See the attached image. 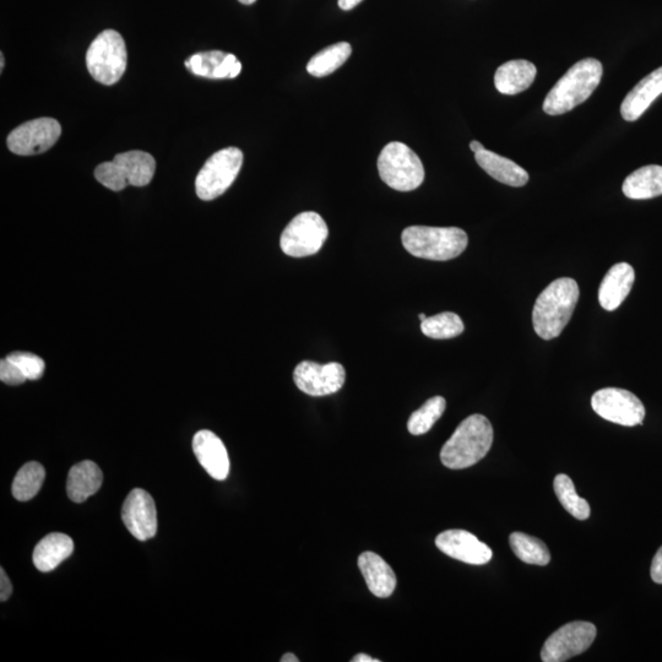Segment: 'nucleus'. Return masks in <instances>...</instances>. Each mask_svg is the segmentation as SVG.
<instances>
[{"label":"nucleus","instance_id":"f257e3e1","mask_svg":"<svg viewBox=\"0 0 662 662\" xmlns=\"http://www.w3.org/2000/svg\"><path fill=\"white\" fill-rule=\"evenodd\" d=\"M579 295L578 282L571 278L551 282L535 302V333L544 340L558 338L573 316Z\"/></svg>","mask_w":662,"mask_h":662},{"label":"nucleus","instance_id":"f03ea898","mask_svg":"<svg viewBox=\"0 0 662 662\" xmlns=\"http://www.w3.org/2000/svg\"><path fill=\"white\" fill-rule=\"evenodd\" d=\"M602 73L601 62L585 58L575 63L548 92L542 110L550 116H561L582 105L598 89Z\"/></svg>","mask_w":662,"mask_h":662},{"label":"nucleus","instance_id":"7ed1b4c3","mask_svg":"<svg viewBox=\"0 0 662 662\" xmlns=\"http://www.w3.org/2000/svg\"><path fill=\"white\" fill-rule=\"evenodd\" d=\"M493 443V427L484 415H471L460 423L441 450L444 466L452 470L468 469L484 459Z\"/></svg>","mask_w":662,"mask_h":662},{"label":"nucleus","instance_id":"20e7f679","mask_svg":"<svg viewBox=\"0 0 662 662\" xmlns=\"http://www.w3.org/2000/svg\"><path fill=\"white\" fill-rule=\"evenodd\" d=\"M401 241L414 257L447 262L464 253L469 238L458 227L410 226L404 230Z\"/></svg>","mask_w":662,"mask_h":662},{"label":"nucleus","instance_id":"39448f33","mask_svg":"<svg viewBox=\"0 0 662 662\" xmlns=\"http://www.w3.org/2000/svg\"><path fill=\"white\" fill-rule=\"evenodd\" d=\"M156 161L145 151H128L116 155L111 162L96 167L95 177L103 187L121 192L128 186L145 187L153 181Z\"/></svg>","mask_w":662,"mask_h":662},{"label":"nucleus","instance_id":"423d86ee","mask_svg":"<svg viewBox=\"0 0 662 662\" xmlns=\"http://www.w3.org/2000/svg\"><path fill=\"white\" fill-rule=\"evenodd\" d=\"M378 171L382 181L399 192H411L425 181V168L420 157L408 145L393 141L378 157Z\"/></svg>","mask_w":662,"mask_h":662},{"label":"nucleus","instance_id":"0eeeda50","mask_svg":"<svg viewBox=\"0 0 662 662\" xmlns=\"http://www.w3.org/2000/svg\"><path fill=\"white\" fill-rule=\"evenodd\" d=\"M126 42L115 30L101 32L86 53V67L92 78L103 85H115L126 73Z\"/></svg>","mask_w":662,"mask_h":662},{"label":"nucleus","instance_id":"6e6552de","mask_svg":"<svg viewBox=\"0 0 662 662\" xmlns=\"http://www.w3.org/2000/svg\"><path fill=\"white\" fill-rule=\"evenodd\" d=\"M243 165V153L237 148L217 151L205 162L195 179L199 199L210 202L221 197L236 181Z\"/></svg>","mask_w":662,"mask_h":662},{"label":"nucleus","instance_id":"1a4fd4ad","mask_svg":"<svg viewBox=\"0 0 662 662\" xmlns=\"http://www.w3.org/2000/svg\"><path fill=\"white\" fill-rule=\"evenodd\" d=\"M329 236V229L322 216L314 211L298 214L284 232L280 247L289 257L305 258L317 254Z\"/></svg>","mask_w":662,"mask_h":662},{"label":"nucleus","instance_id":"9d476101","mask_svg":"<svg viewBox=\"0 0 662 662\" xmlns=\"http://www.w3.org/2000/svg\"><path fill=\"white\" fill-rule=\"evenodd\" d=\"M591 408L602 419L617 425L634 427L643 425L645 408L636 395L628 390L605 388L591 398Z\"/></svg>","mask_w":662,"mask_h":662},{"label":"nucleus","instance_id":"9b49d317","mask_svg":"<svg viewBox=\"0 0 662 662\" xmlns=\"http://www.w3.org/2000/svg\"><path fill=\"white\" fill-rule=\"evenodd\" d=\"M593 623L575 621L566 624L548 637L541 651L544 662H563L583 654L596 638Z\"/></svg>","mask_w":662,"mask_h":662},{"label":"nucleus","instance_id":"f8f14e48","mask_svg":"<svg viewBox=\"0 0 662 662\" xmlns=\"http://www.w3.org/2000/svg\"><path fill=\"white\" fill-rule=\"evenodd\" d=\"M61 134L62 127L56 119H34L21 124L9 134L8 148L15 155H39L50 150L61 138Z\"/></svg>","mask_w":662,"mask_h":662},{"label":"nucleus","instance_id":"ddd939ff","mask_svg":"<svg viewBox=\"0 0 662 662\" xmlns=\"http://www.w3.org/2000/svg\"><path fill=\"white\" fill-rule=\"evenodd\" d=\"M346 372L339 362L319 365L303 361L293 372V381L302 393L311 396H325L338 393L344 387Z\"/></svg>","mask_w":662,"mask_h":662},{"label":"nucleus","instance_id":"4468645a","mask_svg":"<svg viewBox=\"0 0 662 662\" xmlns=\"http://www.w3.org/2000/svg\"><path fill=\"white\" fill-rule=\"evenodd\" d=\"M122 519L129 533L139 541L153 539L157 531L154 498L141 488L129 493L122 507Z\"/></svg>","mask_w":662,"mask_h":662},{"label":"nucleus","instance_id":"2eb2a0df","mask_svg":"<svg viewBox=\"0 0 662 662\" xmlns=\"http://www.w3.org/2000/svg\"><path fill=\"white\" fill-rule=\"evenodd\" d=\"M438 550L472 566H484L492 560V550L475 535L465 530H447L436 539Z\"/></svg>","mask_w":662,"mask_h":662},{"label":"nucleus","instance_id":"dca6fc26","mask_svg":"<svg viewBox=\"0 0 662 662\" xmlns=\"http://www.w3.org/2000/svg\"><path fill=\"white\" fill-rule=\"evenodd\" d=\"M193 450L200 465L217 481L230 474V458L224 442L211 431H199L193 438Z\"/></svg>","mask_w":662,"mask_h":662},{"label":"nucleus","instance_id":"f3484780","mask_svg":"<svg viewBox=\"0 0 662 662\" xmlns=\"http://www.w3.org/2000/svg\"><path fill=\"white\" fill-rule=\"evenodd\" d=\"M186 67L194 75L209 79H235L242 70L236 56L220 51L194 54L187 59Z\"/></svg>","mask_w":662,"mask_h":662},{"label":"nucleus","instance_id":"a211bd4d","mask_svg":"<svg viewBox=\"0 0 662 662\" xmlns=\"http://www.w3.org/2000/svg\"><path fill=\"white\" fill-rule=\"evenodd\" d=\"M636 281L632 265L618 263L607 271L599 289V302L607 312L616 311L626 300Z\"/></svg>","mask_w":662,"mask_h":662},{"label":"nucleus","instance_id":"6ab92c4d","mask_svg":"<svg viewBox=\"0 0 662 662\" xmlns=\"http://www.w3.org/2000/svg\"><path fill=\"white\" fill-rule=\"evenodd\" d=\"M661 94L662 67L640 80L623 100L621 115L624 121H637Z\"/></svg>","mask_w":662,"mask_h":662},{"label":"nucleus","instance_id":"aec40b11","mask_svg":"<svg viewBox=\"0 0 662 662\" xmlns=\"http://www.w3.org/2000/svg\"><path fill=\"white\" fill-rule=\"evenodd\" d=\"M358 567L365 577L371 593L377 598L387 599L396 588V575L389 564L374 552H365L358 557Z\"/></svg>","mask_w":662,"mask_h":662},{"label":"nucleus","instance_id":"412c9836","mask_svg":"<svg viewBox=\"0 0 662 662\" xmlns=\"http://www.w3.org/2000/svg\"><path fill=\"white\" fill-rule=\"evenodd\" d=\"M475 160L487 175L507 186L524 187L529 182V173L523 167L490 150L485 149L475 153Z\"/></svg>","mask_w":662,"mask_h":662},{"label":"nucleus","instance_id":"4be33fe9","mask_svg":"<svg viewBox=\"0 0 662 662\" xmlns=\"http://www.w3.org/2000/svg\"><path fill=\"white\" fill-rule=\"evenodd\" d=\"M536 74L535 64L524 59L504 63L495 74L496 89L503 95H518L533 85Z\"/></svg>","mask_w":662,"mask_h":662},{"label":"nucleus","instance_id":"5701e85b","mask_svg":"<svg viewBox=\"0 0 662 662\" xmlns=\"http://www.w3.org/2000/svg\"><path fill=\"white\" fill-rule=\"evenodd\" d=\"M103 474L94 461L84 460L69 471L67 492L75 503H83L100 490Z\"/></svg>","mask_w":662,"mask_h":662},{"label":"nucleus","instance_id":"b1692460","mask_svg":"<svg viewBox=\"0 0 662 662\" xmlns=\"http://www.w3.org/2000/svg\"><path fill=\"white\" fill-rule=\"evenodd\" d=\"M73 552L74 542L68 535L53 533L43 537L37 544L32 560L40 572L47 573L54 571Z\"/></svg>","mask_w":662,"mask_h":662},{"label":"nucleus","instance_id":"393cba45","mask_svg":"<svg viewBox=\"0 0 662 662\" xmlns=\"http://www.w3.org/2000/svg\"><path fill=\"white\" fill-rule=\"evenodd\" d=\"M623 194L633 200L653 199L662 195V166L649 165L639 168L626 178Z\"/></svg>","mask_w":662,"mask_h":662},{"label":"nucleus","instance_id":"a878e982","mask_svg":"<svg viewBox=\"0 0 662 662\" xmlns=\"http://www.w3.org/2000/svg\"><path fill=\"white\" fill-rule=\"evenodd\" d=\"M352 47L350 43L339 42L324 48L323 51L314 56L307 64V72L313 77L323 78L333 74L340 67H343L347 59L350 58Z\"/></svg>","mask_w":662,"mask_h":662},{"label":"nucleus","instance_id":"bb28decb","mask_svg":"<svg viewBox=\"0 0 662 662\" xmlns=\"http://www.w3.org/2000/svg\"><path fill=\"white\" fill-rule=\"evenodd\" d=\"M509 544L520 561L541 567L547 566L551 561L547 546L534 536L513 533L509 536Z\"/></svg>","mask_w":662,"mask_h":662},{"label":"nucleus","instance_id":"cd10ccee","mask_svg":"<svg viewBox=\"0 0 662 662\" xmlns=\"http://www.w3.org/2000/svg\"><path fill=\"white\" fill-rule=\"evenodd\" d=\"M46 479L45 468L37 461H31L21 468L13 481L12 492L15 499L27 502L40 492Z\"/></svg>","mask_w":662,"mask_h":662},{"label":"nucleus","instance_id":"c85d7f7f","mask_svg":"<svg viewBox=\"0 0 662 662\" xmlns=\"http://www.w3.org/2000/svg\"><path fill=\"white\" fill-rule=\"evenodd\" d=\"M463 320L453 312H443L421 322V331L434 340H448L463 334Z\"/></svg>","mask_w":662,"mask_h":662},{"label":"nucleus","instance_id":"c756f323","mask_svg":"<svg viewBox=\"0 0 662 662\" xmlns=\"http://www.w3.org/2000/svg\"><path fill=\"white\" fill-rule=\"evenodd\" d=\"M553 488H555L558 501L575 519L586 520L590 517L589 503L578 496L571 477L564 474L557 475Z\"/></svg>","mask_w":662,"mask_h":662},{"label":"nucleus","instance_id":"7c9ffc66","mask_svg":"<svg viewBox=\"0 0 662 662\" xmlns=\"http://www.w3.org/2000/svg\"><path fill=\"white\" fill-rule=\"evenodd\" d=\"M447 408L446 399L442 396H434L423 404L422 408L416 410L410 416L408 430L414 436H421L431 430L439 419H441Z\"/></svg>","mask_w":662,"mask_h":662},{"label":"nucleus","instance_id":"2f4dec72","mask_svg":"<svg viewBox=\"0 0 662 662\" xmlns=\"http://www.w3.org/2000/svg\"><path fill=\"white\" fill-rule=\"evenodd\" d=\"M7 358L20 368L29 381H37L45 373V361L39 356L29 354V352L15 351Z\"/></svg>","mask_w":662,"mask_h":662},{"label":"nucleus","instance_id":"473e14b6","mask_svg":"<svg viewBox=\"0 0 662 662\" xmlns=\"http://www.w3.org/2000/svg\"><path fill=\"white\" fill-rule=\"evenodd\" d=\"M0 381L8 385H20L27 381L25 374L8 358L0 362Z\"/></svg>","mask_w":662,"mask_h":662},{"label":"nucleus","instance_id":"72a5a7b5","mask_svg":"<svg viewBox=\"0 0 662 662\" xmlns=\"http://www.w3.org/2000/svg\"><path fill=\"white\" fill-rule=\"evenodd\" d=\"M650 575L656 584H662V547L656 552L653 563H651Z\"/></svg>","mask_w":662,"mask_h":662},{"label":"nucleus","instance_id":"f704fd0d","mask_svg":"<svg viewBox=\"0 0 662 662\" xmlns=\"http://www.w3.org/2000/svg\"><path fill=\"white\" fill-rule=\"evenodd\" d=\"M13 594V585L10 583L7 573L0 569V601H7Z\"/></svg>","mask_w":662,"mask_h":662},{"label":"nucleus","instance_id":"c9c22d12","mask_svg":"<svg viewBox=\"0 0 662 662\" xmlns=\"http://www.w3.org/2000/svg\"><path fill=\"white\" fill-rule=\"evenodd\" d=\"M362 2L363 0H339V7L347 12V10L356 8Z\"/></svg>","mask_w":662,"mask_h":662},{"label":"nucleus","instance_id":"e433bc0d","mask_svg":"<svg viewBox=\"0 0 662 662\" xmlns=\"http://www.w3.org/2000/svg\"><path fill=\"white\" fill-rule=\"evenodd\" d=\"M351 661L352 662H381L377 659H372L370 655H366V654H358Z\"/></svg>","mask_w":662,"mask_h":662},{"label":"nucleus","instance_id":"4c0bfd02","mask_svg":"<svg viewBox=\"0 0 662 662\" xmlns=\"http://www.w3.org/2000/svg\"><path fill=\"white\" fill-rule=\"evenodd\" d=\"M470 149L472 153H479V151L485 150V146L480 143V141H471Z\"/></svg>","mask_w":662,"mask_h":662},{"label":"nucleus","instance_id":"58836bf2","mask_svg":"<svg viewBox=\"0 0 662 662\" xmlns=\"http://www.w3.org/2000/svg\"><path fill=\"white\" fill-rule=\"evenodd\" d=\"M298 661H300V659H298L296 655H293V654H290V653L285 654L281 658V662H298Z\"/></svg>","mask_w":662,"mask_h":662},{"label":"nucleus","instance_id":"ea45409f","mask_svg":"<svg viewBox=\"0 0 662 662\" xmlns=\"http://www.w3.org/2000/svg\"><path fill=\"white\" fill-rule=\"evenodd\" d=\"M238 2H240V3L244 4V5H252V4H254L255 2H257V0H238Z\"/></svg>","mask_w":662,"mask_h":662},{"label":"nucleus","instance_id":"a19ab883","mask_svg":"<svg viewBox=\"0 0 662 662\" xmlns=\"http://www.w3.org/2000/svg\"><path fill=\"white\" fill-rule=\"evenodd\" d=\"M0 59H2V62H0V68H2V70H3V68H4V56H3V54H2V56H0Z\"/></svg>","mask_w":662,"mask_h":662},{"label":"nucleus","instance_id":"79ce46f5","mask_svg":"<svg viewBox=\"0 0 662 662\" xmlns=\"http://www.w3.org/2000/svg\"><path fill=\"white\" fill-rule=\"evenodd\" d=\"M419 317L421 319V322H422V320H425L427 318L426 314H423V313H421Z\"/></svg>","mask_w":662,"mask_h":662}]
</instances>
